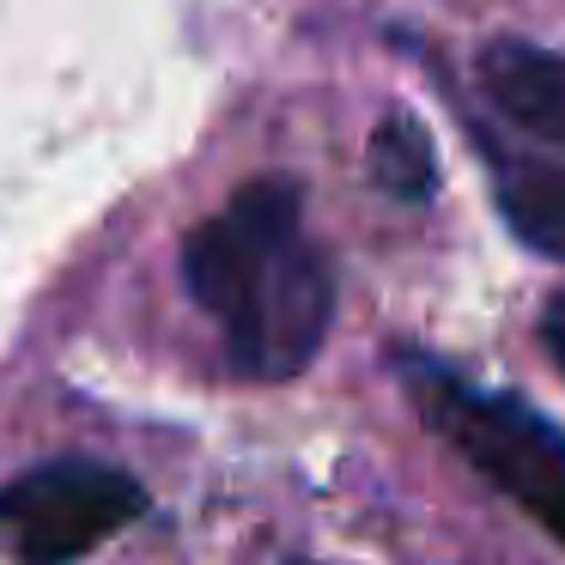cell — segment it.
<instances>
[{
	"mask_svg": "<svg viewBox=\"0 0 565 565\" xmlns=\"http://www.w3.org/2000/svg\"><path fill=\"white\" fill-rule=\"evenodd\" d=\"M183 286L213 317L237 377L286 383L322 353L334 268L305 237L292 177H256L183 244Z\"/></svg>",
	"mask_w": 565,
	"mask_h": 565,
	"instance_id": "obj_1",
	"label": "cell"
},
{
	"mask_svg": "<svg viewBox=\"0 0 565 565\" xmlns=\"http://www.w3.org/2000/svg\"><path fill=\"white\" fill-rule=\"evenodd\" d=\"M402 383L426 426L565 547V431L504 390H475L438 359H402Z\"/></svg>",
	"mask_w": 565,
	"mask_h": 565,
	"instance_id": "obj_2",
	"label": "cell"
},
{
	"mask_svg": "<svg viewBox=\"0 0 565 565\" xmlns=\"http://www.w3.org/2000/svg\"><path fill=\"white\" fill-rule=\"evenodd\" d=\"M147 487L98 456H50L0 487V541L19 565H79L140 523Z\"/></svg>",
	"mask_w": 565,
	"mask_h": 565,
	"instance_id": "obj_3",
	"label": "cell"
},
{
	"mask_svg": "<svg viewBox=\"0 0 565 565\" xmlns=\"http://www.w3.org/2000/svg\"><path fill=\"white\" fill-rule=\"evenodd\" d=\"M480 92L504 122L565 147V55L535 50L523 38H499L480 50Z\"/></svg>",
	"mask_w": 565,
	"mask_h": 565,
	"instance_id": "obj_4",
	"label": "cell"
},
{
	"mask_svg": "<svg viewBox=\"0 0 565 565\" xmlns=\"http://www.w3.org/2000/svg\"><path fill=\"white\" fill-rule=\"evenodd\" d=\"M499 213L529 249L565 262V164L523 159L499 171Z\"/></svg>",
	"mask_w": 565,
	"mask_h": 565,
	"instance_id": "obj_5",
	"label": "cell"
},
{
	"mask_svg": "<svg viewBox=\"0 0 565 565\" xmlns=\"http://www.w3.org/2000/svg\"><path fill=\"white\" fill-rule=\"evenodd\" d=\"M365 171L383 195L407 201V207H426V201L438 195V152H431V135L407 110H395L377 122V135H371V147H365Z\"/></svg>",
	"mask_w": 565,
	"mask_h": 565,
	"instance_id": "obj_6",
	"label": "cell"
},
{
	"mask_svg": "<svg viewBox=\"0 0 565 565\" xmlns=\"http://www.w3.org/2000/svg\"><path fill=\"white\" fill-rule=\"evenodd\" d=\"M541 341H547V353L559 359V371H565V292L547 298V310H541Z\"/></svg>",
	"mask_w": 565,
	"mask_h": 565,
	"instance_id": "obj_7",
	"label": "cell"
},
{
	"mask_svg": "<svg viewBox=\"0 0 565 565\" xmlns=\"http://www.w3.org/2000/svg\"><path fill=\"white\" fill-rule=\"evenodd\" d=\"M292 565H317V559H292Z\"/></svg>",
	"mask_w": 565,
	"mask_h": 565,
	"instance_id": "obj_8",
	"label": "cell"
}]
</instances>
